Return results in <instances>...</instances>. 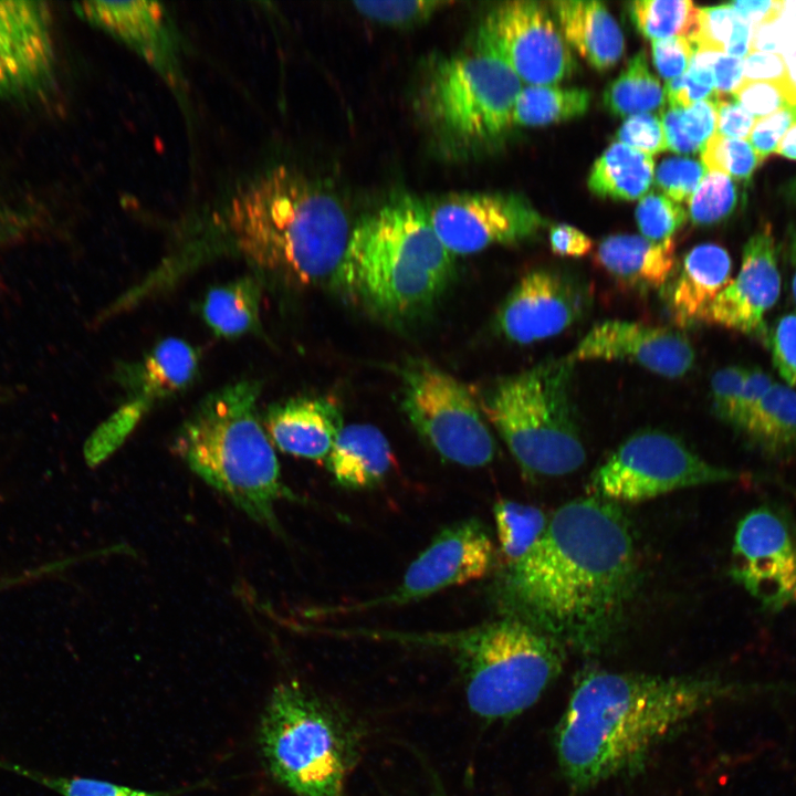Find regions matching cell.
<instances>
[{"label":"cell","instance_id":"30bf717a","mask_svg":"<svg viewBox=\"0 0 796 796\" xmlns=\"http://www.w3.org/2000/svg\"><path fill=\"white\" fill-rule=\"evenodd\" d=\"M401 392L406 416L441 459L467 468L494 459L496 444L481 406L460 380L413 360L401 370Z\"/></svg>","mask_w":796,"mask_h":796},{"label":"cell","instance_id":"9a60e30c","mask_svg":"<svg viewBox=\"0 0 796 796\" xmlns=\"http://www.w3.org/2000/svg\"><path fill=\"white\" fill-rule=\"evenodd\" d=\"M426 208L436 234L453 256L521 243L546 224L524 196L513 192L450 193L426 202Z\"/></svg>","mask_w":796,"mask_h":796},{"label":"cell","instance_id":"d6a6232c","mask_svg":"<svg viewBox=\"0 0 796 796\" xmlns=\"http://www.w3.org/2000/svg\"><path fill=\"white\" fill-rule=\"evenodd\" d=\"M629 13L638 31L652 41L689 38L696 28L700 9L688 0H638L629 3Z\"/></svg>","mask_w":796,"mask_h":796},{"label":"cell","instance_id":"ac0fdd59","mask_svg":"<svg viewBox=\"0 0 796 796\" xmlns=\"http://www.w3.org/2000/svg\"><path fill=\"white\" fill-rule=\"evenodd\" d=\"M589 297L574 274L538 268L524 274L496 314V328L510 342L526 345L559 335L580 320Z\"/></svg>","mask_w":796,"mask_h":796},{"label":"cell","instance_id":"6f0895ef","mask_svg":"<svg viewBox=\"0 0 796 796\" xmlns=\"http://www.w3.org/2000/svg\"><path fill=\"white\" fill-rule=\"evenodd\" d=\"M786 196L792 203L796 205V178L787 185Z\"/></svg>","mask_w":796,"mask_h":796},{"label":"cell","instance_id":"836d02e7","mask_svg":"<svg viewBox=\"0 0 796 796\" xmlns=\"http://www.w3.org/2000/svg\"><path fill=\"white\" fill-rule=\"evenodd\" d=\"M668 149L679 154L701 150L716 132L715 100H705L685 108L669 107L662 115Z\"/></svg>","mask_w":796,"mask_h":796},{"label":"cell","instance_id":"603a6c76","mask_svg":"<svg viewBox=\"0 0 796 796\" xmlns=\"http://www.w3.org/2000/svg\"><path fill=\"white\" fill-rule=\"evenodd\" d=\"M673 238L653 241L636 234H614L598 245L595 262L620 286L637 292L660 289L675 266Z\"/></svg>","mask_w":796,"mask_h":796},{"label":"cell","instance_id":"2e32d148","mask_svg":"<svg viewBox=\"0 0 796 796\" xmlns=\"http://www.w3.org/2000/svg\"><path fill=\"white\" fill-rule=\"evenodd\" d=\"M730 574L765 609L796 606V524L784 510L766 504L743 516Z\"/></svg>","mask_w":796,"mask_h":796},{"label":"cell","instance_id":"7a4b0ae2","mask_svg":"<svg viewBox=\"0 0 796 796\" xmlns=\"http://www.w3.org/2000/svg\"><path fill=\"white\" fill-rule=\"evenodd\" d=\"M350 231L333 193L294 168L275 166L238 187L163 270L174 275L198 259L229 253L245 261L263 283L317 285L332 282Z\"/></svg>","mask_w":796,"mask_h":796},{"label":"cell","instance_id":"e0dca14e","mask_svg":"<svg viewBox=\"0 0 796 796\" xmlns=\"http://www.w3.org/2000/svg\"><path fill=\"white\" fill-rule=\"evenodd\" d=\"M52 13L46 2L0 0V100L41 103L57 86Z\"/></svg>","mask_w":796,"mask_h":796},{"label":"cell","instance_id":"8992f818","mask_svg":"<svg viewBox=\"0 0 796 796\" xmlns=\"http://www.w3.org/2000/svg\"><path fill=\"white\" fill-rule=\"evenodd\" d=\"M379 640L449 651L460 666L469 709L481 719H513L533 706L559 675V642L515 617L455 631L366 630Z\"/></svg>","mask_w":796,"mask_h":796},{"label":"cell","instance_id":"f6af8a7d","mask_svg":"<svg viewBox=\"0 0 796 796\" xmlns=\"http://www.w3.org/2000/svg\"><path fill=\"white\" fill-rule=\"evenodd\" d=\"M769 348L781 377L796 389V313L777 320L769 335Z\"/></svg>","mask_w":796,"mask_h":796},{"label":"cell","instance_id":"f907efd6","mask_svg":"<svg viewBox=\"0 0 796 796\" xmlns=\"http://www.w3.org/2000/svg\"><path fill=\"white\" fill-rule=\"evenodd\" d=\"M745 81L782 82L789 78L786 61L778 53L750 51L743 60Z\"/></svg>","mask_w":796,"mask_h":796},{"label":"cell","instance_id":"e575fe53","mask_svg":"<svg viewBox=\"0 0 796 796\" xmlns=\"http://www.w3.org/2000/svg\"><path fill=\"white\" fill-rule=\"evenodd\" d=\"M0 767L32 779L61 796H170L175 793L144 790L88 777H66L43 774L11 762L0 761Z\"/></svg>","mask_w":796,"mask_h":796},{"label":"cell","instance_id":"ba28073f","mask_svg":"<svg viewBox=\"0 0 796 796\" xmlns=\"http://www.w3.org/2000/svg\"><path fill=\"white\" fill-rule=\"evenodd\" d=\"M260 746L273 777L297 796H345L359 752L346 715L296 682L277 685L260 725Z\"/></svg>","mask_w":796,"mask_h":796},{"label":"cell","instance_id":"7c38bea8","mask_svg":"<svg viewBox=\"0 0 796 796\" xmlns=\"http://www.w3.org/2000/svg\"><path fill=\"white\" fill-rule=\"evenodd\" d=\"M199 360V353L188 342L167 337L140 359L121 364L115 376L124 392L123 400L86 440V463L100 465L121 448L154 407L186 389L197 375Z\"/></svg>","mask_w":796,"mask_h":796},{"label":"cell","instance_id":"5b68a950","mask_svg":"<svg viewBox=\"0 0 796 796\" xmlns=\"http://www.w3.org/2000/svg\"><path fill=\"white\" fill-rule=\"evenodd\" d=\"M258 380L230 384L207 396L179 428L174 451L208 485L253 521L282 533L275 506L300 501L284 484L262 426Z\"/></svg>","mask_w":796,"mask_h":796},{"label":"cell","instance_id":"277c9868","mask_svg":"<svg viewBox=\"0 0 796 796\" xmlns=\"http://www.w3.org/2000/svg\"><path fill=\"white\" fill-rule=\"evenodd\" d=\"M454 274V256L436 234L426 202L392 199L352 229L331 283L346 298L392 322L423 315Z\"/></svg>","mask_w":796,"mask_h":796},{"label":"cell","instance_id":"52a82bcc","mask_svg":"<svg viewBox=\"0 0 796 796\" xmlns=\"http://www.w3.org/2000/svg\"><path fill=\"white\" fill-rule=\"evenodd\" d=\"M574 364L540 363L499 379L482 399L484 416L530 475H566L586 460L570 391Z\"/></svg>","mask_w":796,"mask_h":796},{"label":"cell","instance_id":"484cf974","mask_svg":"<svg viewBox=\"0 0 796 796\" xmlns=\"http://www.w3.org/2000/svg\"><path fill=\"white\" fill-rule=\"evenodd\" d=\"M561 32L594 69L612 67L625 49L622 32L604 3L594 0H561L552 3Z\"/></svg>","mask_w":796,"mask_h":796},{"label":"cell","instance_id":"9c48e42d","mask_svg":"<svg viewBox=\"0 0 796 796\" xmlns=\"http://www.w3.org/2000/svg\"><path fill=\"white\" fill-rule=\"evenodd\" d=\"M522 81L500 56L475 49L438 61L422 94L426 116L443 136L470 145L513 125Z\"/></svg>","mask_w":796,"mask_h":796},{"label":"cell","instance_id":"4fadbf2b","mask_svg":"<svg viewBox=\"0 0 796 796\" xmlns=\"http://www.w3.org/2000/svg\"><path fill=\"white\" fill-rule=\"evenodd\" d=\"M494 557V544L485 526L475 517L465 519L442 528L387 594L312 612L344 615L419 601L449 587L482 578L491 570Z\"/></svg>","mask_w":796,"mask_h":796},{"label":"cell","instance_id":"c3c4849f","mask_svg":"<svg viewBox=\"0 0 796 796\" xmlns=\"http://www.w3.org/2000/svg\"><path fill=\"white\" fill-rule=\"evenodd\" d=\"M716 104V134L736 139L748 138L756 119L735 100L721 97Z\"/></svg>","mask_w":796,"mask_h":796},{"label":"cell","instance_id":"d590c367","mask_svg":"<svg viewBox=\"0 0 796 796\" xmlns=\"http://www.w3.org/2000/svg\"><path fill=\"white\" fill-rule=\"evenodd\" d=\"M737 189L733 180L710 171L688 201V216L696 226H710L726 219L735 209Z\"/></svg>","mask_w":796,"mask_h":796},{"label":"cell","instance_id":"f35d334b","mask_svg":"<svg viewBox=\"0 0 796 796\" xmlns=\"http://www.w3.org/2000/svg\"><path fill=\"white\" fill-rule=\"evenodd\" d=\"M689 216L687 210L664 195H645L636 209V220L642 237L663 241L681 229Z\"/></svg>","mask_w":796,"mask_h":796},{"label":"cell","instance_id":"f1b7e54d","mask_svg":"<svg viewBox=\"0 0 796 796\" xmlns=\"http://www.w3.org/2000/svg\"><path fill=\"white\" fill-rule=\"evenodd\" d=\"M745 437L771 454L796 449V389L774 383L739 427Z\"/></svg>","mask_w":796,"mask_h":796},{"label":"cell","instance_id":"60d3db41","mask_svg":"<svg viewBox=\"0 0 796 796\" xmlns=\"http://www.w3.org/2000/svg\"><path fill=\"white\" fill-rule=\"evenodd\" d=\"M705 176L704 166L689 158H668L656 170V186L674 202L689 201Z\"/></svg>","mask_w":796,"mask_h":796},{"label":"cell","instance_id":"bcb514c9","mask_svg":"<svg viewBox=\"0 0 796 796\" xmlns=\"http://www.w3.org/2000/svg\"><path fill=\"white\" fill-rule=\"evenodd\" d=\"M796 123V108L785 107L766 117L756 119L748 142L760 161L775 153L787 130Z\"/></svg>","mask_w":796,"mask_h":796},{"label":"cell","instance_id":"4316f807","mask_svg":"<svg viewBox=\"0 0 796 796\" xmlns=\"http://www.w3.org/2000/svg\"><path fill=\"white\" fill-rule=\"evenodd\" d=\"M262 287V280L252 273L210 289L200 307L206 325L223 338L258 333Z\"/></svg>","mask_w":796,"mask_h":796},{"label":"cell","instance_id":"cb8c5ba5","mask_svg":"<svg viewBox=\"0 0 796 796\" xmlns=\"http://www.w3.org/2000/svg\"><path fill=\"white\" fill-rule=\"evenodd\" d=\"M732 261L716 243L693 247L683 258L668 292V306L674 322L687 326L702 322L715 297L731 282Z\"/></svg>","mask_w":796,"mask_h":796},{"label":"cell","instance_id":"d4e9b609","mask_svg":"<svg viewBox=\"0 0 796 796\" xmlns=\"http://www.w3.org/2000/svg\"><path fill=\"white\" fill-rule=\"evenodd\" d=\"M324 462L338 486L363 491L378 486L386 479L394 454L377 427L350 423L342 428Z\"/></svg>","mask_w":796,"mask_h":796},{"label":"cell","instance_id":"74e56055","mask_svg":"<svg viewBox=\"0 0 796 796\" xmlns=\"http://www.w3.org/2000/svg\"><path fill=\"white\" fill-rule=\"evenodd\" d=\"M450 1L437 0H387V1H356L355 10L363 17L383 25L408 28L420 24L444 7L452 6Z\"/></svg>","mask_w":796,"mask_h":796},{"label":"cell","instance_id":"83f0119b","mask_svg":"<svg viewBox=\"0 0 796 796\" xmlns=\"http://www.w3.org/2000/svg\"><path fill=\"white\" fill-rule=\"evenodd\" d=\"M653 177L652 156L616 142L596 159L587 185L600 198L636 200L645 196Z\"/></svg>","mask_w":796,"mask_h":796},{"label":"cell","instance_id":"ee69618b","mask_svg":"<svg viewBox=\"0 0 796 796\" xmlns=\"http://www.w3.org/2000/svg\"><path fill=\"white\" fill-rule=\"evenodd\" d=\"M747 367L729 365L718 369L711 378V401L714 415L733 425Z\"/></svg>","mask_w":796,"mask_h":796},{"label":"cell","instance_id":"f546056e","mask_svg":"<svg viewBox=\"0 0 796 796\" xmlns=\"http://www.w3.org/2000/svg\"><path fill=\"white\" fill-rule=\"evenodd\" d=\"M590 104V93L579 87L527 85L519 93L513 124L544 126L584 115Z\"/></svg>","mask_w":796,"mask_h":796},{"label":"cell","instance_id":"f5cc1de1","mask_svg":"<svg viewBox=\"0 0 796 796\" xmlns=\"http://www.w3.org/2000/svg\"><path fill=\"white\" fill-rule=\"evenodd\" d=\"M549 244L554 254L580 258L593 250L591 239L579 229L566 224H555L549 229Z\"/></svg>","mask_w":796,"mask_h":796},{"label":"cell","instance_id":"7402d4cb","mask_svg":"<svg viewBox=\"0 0 796 796\" xmlns=\"http://www.w3.org/2000/svg\"><path fill=\"white\" fill-rule=\"evenodd\" d=\"M264 429L279 450L324 461L343 426L337 404L326 397H296L270 406Z\"/></svg>","mask_w":796,"mask_h":796},{"label":"cell","instance_id":"6da1fadb","mask_svg":"<svg viewBox=\"0 0 796 796\" xmlns=\"http://www.w3.org/2000/svg\"><path fill=\"white\" fill-rule=\"evenodd\" d=\"M636 549L618 504L590 495L562 505L533 548L505 565L503 596L562 646L599 650L636 578Z\"/></svg>","mask_w":796,"mask_h":796},{"label":"cell","instance_id":"9f6ffc18","mask_svg":"<svg viewBox=\"0 0 796 796\" xmlns=\"http://www.w3.org/2000/svg\"><path fill=\"white\" fill-rule=\"evenodd\" d=\"M788 254L793 268L792 293L796 303V224H790L787 230Z\"/></svg>","mask_w":796,"mask_h":796},{"label":"cell","instance_id":"ffe728a7","mask_svg":"<svg viewBox=\"0 0 796 796\" xmlns=\"http://www.w3.org/2000/svg\"><path fill=\"white\" fill-rule=\"evenodd\" d=\"M779 294L775 239L771 228L765 227L744 244L736 276L711 303L702 322L764 336L765 315L776 304Z\"/></svg>","mask_w":796,"mask_h":796},{"label":"cell","instance_id":"7dc6e473","mask_svg":"<svg viewBox=\"0 0 796 796\" xmlns=\"http://www.w3.org/2000/svg\"><path fill=\"white\" fill-rule=\"evenodd\" d=\"M653 64L667 81L683 75L694 54V46L687 36H673L651 41Z\"/></svg>","mask_w":796,"mask_h":796},{"label":"cell","instance_id":"44dd1931","mask_svg":"<svg viewBox=\"0 0 796 796\" xmlns=\"http://www.w3.org/2000/svg\"><path fill=\"white\" fill-rule=\"evenodd\" d=\"M579 360H629L667 378L684 376L695 353L679 331L638 322L608 320L596 324L567 357Z\"/></svg>","mask_w":796,"mask_h":796},{"label":"cell","instance_id":"b9f144b4","mask_svg":"<svg viewBox=\"0 0 796 796\" xmlns=\"http://www.w3.org/2000/svg\"><path fill=\"white\" fill-rule=\"evenodd\" d=\"M737 15L729 4L700 9L698 24L689 36L695 50L725 52L736 24Z\"/></svg>","mask_w":796,"mask_h":796},{"label":"cell","instance_id":"816d5d0a","mask_svg":"<svg viewBox=\"0 0 796 796\" xmlns=\"http://www.w3.org/2000/svg\"><path fill=\"white\" fill-rule=\"evenodd\" d=\"M716 98L734 95L745 82L743 60L715 51L711 60Z\"/></svg>","mask_w":796,"mask_h":796},{"label":"cell","instance_id":"7bdbcfd3","mask_svg":"<svg viewBox=\"0 0 796 796\" xmlns=\"http://www.w3.org/2000/svg\"><path fill=\"white\" fill-rule=\"evenodd\" d=\"M615 137L618 143L650 156L668 149L662 122L649 113L627 117Z\"/></svg>","mask_w":796,"mask_h":796},{"label":"cell","instance_id":"d6986e66","mask_svg":"<svg viewBox=\"0 0 796 796\" xmlns=\"http://www.w3.org/2000/svg\"><path fill=\"white\" fill-rule=\"evenodd\" d=\"M76 14L125 44L177 95L185 92L179 38L166 9L153 1H84Z\"/></svg>","mask_w":796,"mask_h":796},{"label":"cell","instance_id":"8d00e7d4","mask_svg":"<svg viewBox=\"0 0 796 796\" xmlns=\"http://www.w3.org/2000/svg\"><path fill=\"white\" fill-rule=\"evenodd\" d=\"M701 160L709 171L721 172L742 181L750 180L761 165L748 140L729 138L716 133L703 145Z\"/></svg>","mask_w":796,"mask_h":796},{"label":"cell","instance_id":"ab89813d","mask_svg":"<svg viewBox=\"0 0 796 796\" xmlns=\"http://www.w3.org/2000/svg\"><path fill=\"white\" fill-rule=\"evenodd\" d=\"M733 98L760 119L785 107L796 108V85L790 77L782 82L745 81Z\"/></svg>","mask_w":796,"mask_h":796},{"label":"cell","instance_id":"8fae6325","mask_svg":"<svg viewBox=\"0 0 796 796\" xmlns=\"http://www.w3.org/2000/svg\"><path fill=\"white\" fill-rule=\"evenodd\" d=\"M663 431L643 430L625 440L590 476L591 495L619 503H639L699 485L737 479Z\"/></svg>","mask_w":796,"mask_h":796},{"label":"cell","instance_id":"5bb4252c","mask_svg":"<svg viewBox=\"0 0 796 796\" xmlns=\"http://www.w3.org/2000/svg\"><path fill=\"white\" fill-rule=\"evenodd\" d=\"M475 49L503 59L527 85H556L576 67L548 10L532 0L506 1L493 8L480 23Z\"/></svg>","mask_w":796,"mask_h":796},{"label":"cell","instance_id":"db71d44e","mask_svg":"<svg viewBox=\"0 0 796 796\" xmlns=\"http://www.w3.org/2000/svg\"><path fill=\"white\" fill-rule=\"evenodd\" d=\"M783 1L740 0L729 3L734 13L753 29L775 22L784 11Z\"/></svg>","mask_w":796,"mask_h":796},{"label":"cell","instance_id":"11a10c76","mask_svg":"<svg viewBox=\"0 0 796 796\" xmlns=\"http://www.w3.org/2000/svg\"><path fill=\"white\" fill-rule=\"evenodd\" d=\"M775 153L788 159L796 160V123L784 135Z\"/></svg>","mask_w":796,"mask_h":796},{"label":"cell","instance_id":"681fc988","mask_svg":"<svg viewBox=\"0 0 796 796\" xmlns=\"http://www.w3.org/2000/svg\"><path fill=\"white\" fill-rule=\"evenodd\" d=\"M771 374L761 367H747L733 426L739 429L774 384Z\"/></svg>","mask_w":796,"mask_h":796},{"label":"cell","instance_id":"3957f363","mask_svg":"<svg viewBox=\"0 0 796 796\" xmlns=\"http://www.w3.org/2000/svg\"><path fill=\"white\" fill-rule=\"evenodd\" d=\"M727 692L709 678L587 670L576 680L555 731L561 773L572 789L585 792L635 772Z\"/></svg>","mask_w":796,"mask_h":796},{"label":"cell","instance_id":"4dcf8cb0","mask_svg":"<svg viewBox=\"0 0 796 796\" xmlns=\"http://www.w3.org/2000/svg\"><path fill=\"white\" fill-rule=\"evenodd\" d=\"M664 98V88L650 71L643 51L630 59L603 95L608 112L620 117L656 111L662 107Z\"/></svg>","mask_w":796,"mask_h":796},{"label":"cell","instance_id":"1f68e13d","mask_svg":"<svg viewBox=\"0 0 796 796\" xmlns=\"http://www.w3.org/2000/svg\"><path fill=\"white\" fill-rule=\"evenodd\" d=\"M493 515L505 565L523 558L542 537L548 523L541 509L507 499L494 504Z\"/></svg>","mask_w":796,"mask_h":796}]
</instances>
